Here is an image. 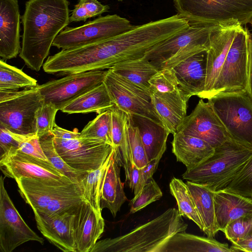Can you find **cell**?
Returning <instances> with one entry per match:
<instances>
[{
	"label": "cell",
	"mask_w": 252,
	"mask_h": 252,
	"mask_svg": "<svg viewBox=\"0 0 252 252\" xmlns=\"http://www.w3.org/2000/svg\"><path fill=\"white\" fill-rule=\"evenodd\" d=\"M69 4L67 0L26 1L19 56L31 69H40L55 38L70 23Z\"/></svg>",
	"instance_id": "1"
},
{
	"label": "cell",
	"mask_w": 252,
	"mask_h": 252,
	"mask_svg": "<svg viewBox=\"0 0 252 252\" xmlns=\"http://www.w3.org/2000/svg\"><path fill=\"white\" fill-rule=\"evenodd\" d=\"M182 217L177 209L169 208L124 235L97 241L90 252H159L172 236L186 231L188 224Z\"/></svg>",
	"instance_id": "2"
},
{
	"label": "cell",
	"mask_w": 252,
	"mask_h": 252,
	"mask_svg": "<svg viewBox=\"0 0 252 252\" xmlns=\"http://www.w3.org/2000/svg\"><path fill=\"white\" fill-rule=\"evenodd\" d=\"M252 149L230 139L215 148L213 155L196 167L183 174L187 181L213 191L224 188L244 166Z\"/></svg>",
	"instance_id": "3"
},
{
	"label": "cell",
	"mask_w": 252,
	"mask_h": 252,
	"mask_svg": "<svg viewBox=\"0 0 252 252\" xmlns=\"http://www.w3.org/2000/svg\"><path fill=\"white\" fill-rule=\"evenodd\" d=\"M189 25L243 26L252 19V0H174Z\"/></svg>",
	"instance_id": "4"
},
{
	"label": "cell",
	"mask_w": 252,
	"mask_h": 252,
	"mask_svg": "<svg viewBox=\"0 0 252 252\" xmlns=\"http://www.w3.org/2000/svg\"><path fill=\"white\" fill-rule=\"evenodd\" d=\"M53 133L58 153L69 166L78 171L89 172L98 169L113 149L103 141L82 138L77 129L70 131L55 124Z\"/></svg>",
	"instance_id": "5"
},
{
	"label": "cell",
	"mask_w": 252,
	"mask_h": 252,
	"mask_svg": "<svg viewBox=\"0 0 252 252\" xmlns=\"http://www.w3.org/2000/svg\"><path fill=\"white\" fill-rule=\"evenodd\" d=\"M218 25H189L143 56L158 70L172 69L190 57L208 49L211 31Z\"/></svg>",
	"instance_id": "6"
},
{
	"label": "cell",
	"mask_w": 252,
	"mask_h": 252,
	"mask_svg": "<svg viewBox=\"0 0 252 252\" xmlns=\"http://www.w3.org/2000/svg\"><path fill=\"white\" fill-rule=\"evenodd\" d=\"M44 104L38 85L18 90H0V125L22 135L36 134V114Z\"/></svg>",
	"instance_id": "7"
},
{
	"label": "cell",
	"mask_w": 252,
	"mask_h": 252,
	"mask_svg": "<svg viewBox=\"0 0 252 252\" xmlns=\"http://www.w3.org/2000/svg\"><path fill=\"white\" fill-rule=\"evenodd\" d=\"M208 101L230 138L252 149V100L247 92L219 94Z\"/></svg>",
	"instance_id": "8"
},
{
	"label": "cell",
	"mask_w": 252,
	"mask_h": 252,
	"mask_svg": "<svg viewBox=\"0 0 252 252\" xmlns=\"http://www.w3.org/2000/svg\"><path fill=\"white\" fill-rule=\"evenodd\" d=\"M250 34L243 27L236 34L208 99L219 94L246 91Z\"/></svg>",
	"instance_id": "9"
},
{
	"label": "cell",
	"mask_w": 252,
	"mask_h": 252,
	"mask_svg": "<svg viewBox=\"0 0 252 252\" xmlns=\"http://www.w3.org/2000/svg\"><path fill=\"white\" fill-rule=\"evenodd\" d=\"M134 26L128 19L117 14L100 16L79 27H66L55 38L52 46L67 49L112 38Z\"/></svg>",
	"instance_id": "10"
},
{
	"label": "cell",
	"mask_w": 252,
	"mask_h": 252,
	"mask_svg": "<svg viewBox=\"0 0 252 252\" xmlns=\"http://www.w3.org/2000/svg\"><path fill=\"white\" fill-rule=\"evenodd\" d=\"M103 83L114 104L119 109L128 114L145 117L163 125L152 104L151 95L147 92L110 68Z\"/></svg>",
	"instance_id": "11"
},
{
	"label": "cell",
	"mask_w": 252,
	"mask_h": 252,
	"mask_svg": "<svg viewBox=\"0 0 252 252\" xmlns=\"http://www.w3.org/2000/svg\"><path fill=\"white\" fill-rule=\"evenodd\" d=\"M108 70L72 73L38 85L44 103L61 110L68 103L103 83Z\"/></svg>",
	"instance_id": "12"
},
{
	"label": "cell",
	"mask_w": 252,
	"mask_h": 252,
	"mask_svg": "<svg viewBox=\"0 0 252 252\" xmlns=\"http://www.w3.org/2000/svg\"><path fill=\"white\" fill-rule=\"evenodd\" d=\"M4 177L0 178V250L11 252L21 245L30 241L41 244L39 237L25 222L10 198L4 184Z\"/></svg>",
	"instance_id": "13"
},
{
	"label": "cell",
	"mask_w": 252,
	"mask_h": 252,
	"mask_svg": "<svg viewBox=\"0 0 252 252\" xmlns=\"http://www.w3.org/2000/svg\"><path fill=\"white\" fill-rule=\"evenodd\" d=\"M176 132L202 139L214 148L231 139L211 104L202 98L192 112L185 117Z\"/></svg>",
	"instance_id": "14"
},
{
	"label": "cell",
	"mask_w": 252,
	"mask_h": 252,
	"mask_svg": "<svg viewBox=\"0 0 252 252\" xmlns=\"http://www.w3.org/2000/svg\"><path fill=\"white\" fill-rule=\"evenodd\" d=\"M0 168L5 177L14 180L20 177L71 180L49 160L39 159L18 150L10 151L0 157Z\"/></svg>",
	"instance_id": "15"
},
{
	"label": "cell",
	"mask_w": 252,
	"mask_h": 252,
	"mask_svg": "<svg viewBox=\"0 0 252 252\" xmlns=\"http://www.w3.org/2000/svg\"><path fill=\"white\" fill-rule=\"evenodd\" d=\"M18 191L32 210L41 211L54 199L81 187L71 180L20 177L15 180Z\"/></svg>",
	"instance_id": "16"
},
{
	"label": "cell",
	"mask_w": 252,
	"mask_h": 252,
	"mask_svg": "<svg viewBox=\"0 0 252 252\" xmlns=\"http://www.w3.org/2000/svg\"><path fill=\"white\" fill-rule=\"evenodd\" d=\"M242 27L240 24L219 26L211 31L207 54L205 87L200 98L208 99L235 36Z\"/></svg>",
	"instance_id": "17"
},
{
	"label": "cell",
	"mask_w": 252,
	"mask_h": 252,
	"mask_svg": "<svg viewBox=\"0 0 252 252\" xmlns=\"http://www.w3.org/2000/svg\"><path fill=\"white\" fill-rule=\"evenodd\" d=\"M76 207L50 215L33 211L38 229L50 243L64 252H76L73 231L74 213Z\"/></svg>",
	"instance_id": "18"
},
{
	"label": "cell",
	"mask_w": 252,
	"mask_h": 252,
	"mask_svg": "<svg viewBox=\"0 0 252 252\" xmlns=\"http://www.w3.org/2000/svg\"><path fill=\"white\" fill-rule=\"evenodd\" d=\"M101 213L84 200L74 213L73 231L76 252H90L104 231Z\"/></svg>",
	"instance_id": "19"
},
{
	"label": "cell",
	"mask_w": 252,
	"mask_h": 252,
	"mask_svg": "<svg viewBox=\"0 0 252 252\" xmlns=\"http://www.w3.org/2000/svg\"><path fill=\"white\" fill-rule=\"evenodd\" d=\"M18 0H0V57L16 58L20 52L21 20Z\"/></svg>",
	"instance_id": "20"
},
{
	"label": "cell",
	"mask_w": 252,
	"mask_h": 252,
	"mask_svg": "<svg viewBox=\"0 0 252 252\" xmlns=\"http://www.w3.org/2000/svg\"><path fill=\"white\" fill-rule=\"evenodd\" d=\"M207 54V50L199 52L173 68L179 88L188 100L193 95L199 97L204 91Z\"/></svg>",
	"instance_id": "21"
},
{
	"label": "cell",
	"mask_w": 252,
	"mask_h": 252,
	"mask_svg": "<svg viewBox=\"0 0 252 252\" xmlns=\"http://www.w3.org/2000/svg\"><path fill=\"white\" fill-rule=\"evenodd\" d=\"M217 230L223 232L233 221L252 215V200L239 194L220 189L214 191Z\"/></svg>",
	"instance_id": "22"
},
{
	"label": "cell",
	"mask_w": 252,
	"mask_h": 252,
	"mask_svg": "<svg viewBox=\"0 0 252 252\" xmlns=\"http://www.w3.org/2000/svg\"><path fill=\"white\" fill-rule=\"evenodd\" d=\"M152 104L163 126L173 135L187 116L188 100L179 89L173 93L151 94Z\"/></svg>",
	"instance_id": "23"
},
{
	"label": "cell",
	"mask_w": 252,
	"mask_h": 252,
	"mask_svg": "<svg viewBox=\"0 0 252 252\" xmlns=\"http://www.w3.org/2000/svg\"><path fill=\"white\" fill-rule=\"evenodd\" d=\"M172 153L187 169L193 168L211 156L215 148L205 140L193 136L176 132L172 142Z\"/></svg>",
	"instance_id": "24"
},
{
	"label": "cell",
	"mask_w": 252,
	"mask_h": 252,
	"mask_svg": "<svg viewBox=\"0 0 252 252\" xmlns=\"http://www.w3.org/2000/svg\"><path fill=\"white\" fill-rule=\"evenodd\" d=\"M120 167L113 148L102 187L100 206L101 210L108 209L114 217L127 200L121 180Z\"/></svg>",
	"instance_id": "25"
},
{
	"label": "cell",
	"mask_w": 252,
	"mask_h": 252,
	"mask_svg": "<svg viewBox=\"0 0 252 252\" xmlns=\"http://www.w3.org/2000/svg\"><path fill=\"white\" fill-rule=\"evenodd\" d=\"M159 252H232L227 244L213 238L204 237L179 232L172 236Z\"/></svg>",
	"instance_id": "26"
},
{
	"label": "cell",
	"mask_w": 252,
	"mask_h": 252,
	"mask_svg": "<svg viewBox=\"0 0 252 252\" xmlns=\"http://www.w3.org/2000/svg\"><path fill=\"white\" fill-rule=\"evenodd\" d=\"M132 118L139 129L148 161L161 158L166 149L169 131L163 125L146 118L132 115Z\"/></svg>",
	"instance_id": "27"
},
{
	"label": "cell",
	"mask_w": 252,
	"mask_h": 252,
	"mask_svg": "<svg viewBox=\"0 0 252 252\" xmlns=\"http://www.w3.org/2000/svg\"><path fill=\"white\" fill-rule=\"evenodd\" d=\"M110 68L151 94L149 81L158 69L148 59L144 57L133 58L120 62Z\"/></svg>",
	"instance_id": "28"
},
{
	"label": "cell",
	"mask_w": 252,
	"mask_h": 252,
	"mask_svg": "<svg viewBox=\"0 0 252 252\" xmlns=\"http://www.w3.org/2000/svg\"><path fill=\"white\" fill-rule=\"evenodd\" d=\"M115 104L103 83L72 100L61 111L67 114H98L110 110Z\"/></svg>",
	"instance_id": "29"
},
{
	"label": "cell",
	"mask_w": 252,
	"mask_h": 252,
	"mask_svg": "<svg viewBox=\"0 0 252 252\" xmlns=\"http://www.w3.org/2000/svg\"><path fill=\"white\" fill-rule=\"evenodd\" d=\"M193 198L204 225L203 232L210 238L218 233L216 224L214 191L190 181L186 183Z\"/></svg>",
	"instance_id": "30"
},
{
	"label": "cell",
	"mask_w": 252,
	"mask_h": 252,
	"mask_svg": "<svg viewBox=\"0 0 252 252\" xmlns=\"http://www.w3.org/2000/svg\"><path fill=\"white\" fill-rule=\"evenodd\" d=\"M169 188L171 194L177 201L179 214L192 220L203 231V222L187 184L180 179L173 178L169 184Z\"/></svg>",
	"instance_id": "31"
},
{
	"label": "cell",
	"mask_w": 252,
	"mask_h": 252,
	"mask_svg": "<svg viewBox=\"0 0 252 252\" xmlns=\"http://www.w3.org/2000/svg\"><path fill=\"white\" fill-rule=\"evenodd\" d=\"M106 161L98 169L87 173L80 182L84 200L97 212L101 213L100 200L106 168L112 152Z\"/></svg>",
	"instance_id": "32"
},
{
	"label": "cell",
	"mask_w": 252,
	"mask_h": 252,
	"mask_svg": "<svg viewBox=\"0 0 252 252\" xmlns=\"http://www.w3.org/2000/svg\"><path fill=\"white\" fill-rule=\"evenodd\" d=\"M125 140L132 162L138 168H143L147 164L148 160L139 129L133 123L132 115L130 114L125 127Z\"/></svg>",
	"instance_id": "33"
},
{
	"label": "cell",
	"mask_w": 252,
	"mask_h": 252,
	"mask_svg": "<svg viewBox=\"0 0 252 252\" xmlns=\"http://www.w3.org/2000/svg\"><path fill=\"white\" fill-rule=\"evenodd\" d=\"M37 85V81L22 70L0 61V90H18Z\"/></svg>",
	"instance_id": "34"
},
{
	"label": "cell",
	"mask_w": 252,
	"mask_h": 252,
	"mask_svg": "<svg viewBox=\"0 0 252 252\" xmlns=\"http://www.w3.org/2000/svg\"><path fill=\"white\" fill-rule=\"evenodd\" d=\"M53 132L39 137L42 150L48 160L61 172L74 182L80 183L88 172L76 170L69 166L58 153L54 143Z\"/></svg>",
	"instance_id": "35"
},
{
	"label": "cell",
	"mask_w": 252,
	"mask_h": 252,
	"mask_svg": "<svg viewBox=\"0 0 252 252\" xmlns=\"http://www.w3.org/2000/svg\"><path fill=\"white\" fill-rule=\"evenodd\" d=\"M80 136L84 138L102 140L112 146L110 110L98 114L89 122L80 132Z\"/></svg>",
	"instance_id": "36"
},
{
	"label": "cell",
	"mask_w": 252,
	"mask_h": 252,
	"mask_svg": "<svg viewBox=\"0 0 252 252\" xmlns=\"http://www.w3.org/2000/svg\"><path fill=\"white\" fill-rule=\"evenodd\" d=\"M111 112V133L115 157L118 158L124 143L125 127L128 120L129 114L114 105Z\"/></svg>",
	"instance_id": "37"
},
{
	"label": "cell",
	"mask_w": 252,
	"mask_h": 252,
	"mask_svg": "<svg viewBox=\"0 0 252 252\" xmlns=\"http://www.w3.org/2000/svg\"><path fill=\"white\" fill-rule=\"evenodd\" d=\"M222 189L252 200V155L241 170Z\"/></svg>",
	"instance_id": "38"
},
{
	"label": "cell",
	"mask_w": 252,
	"mask_h": 252,
	"mask_svg": "<svg viewBox=\"0 0 252 252\" xmlns=\"http://www.w3.org/2000/svg\"><path fill=\"white\" fill-rule=\"evenodd\" d=\"M84 200H85L81 186L73 191L63 194L53 200L42 211H33L45 215H53L73 210Z\"/></svg>",
	"instance_id": "39"
},
{
	"label": "cell",
	"mask_w": 252,
	"mask_h": 252,
	"mask_svg": "<svg viewBox=\"0 0 252 252\" xmlns=\"http://www.w3.org/2000/svg\"><path fill=\"white\" fill-rule=\"evenodd\" d=\"M162 192L153 178L149 179L141 190L130 200V213H134L158 200Z\"/></svg>",
	"instance_id": "40"
},
{
	"label": "cell",
	"mask_w": 252,
	"mask_h": 252,
	"mask_svg": "<svg viewBox=\"0 0 252 252\" xmlns=\"http://www.w3.org/2000/svg\"><path fill=\"white\" fill-rule=\"evenodd\" d=\"M151 94L173 93L179 89L174 71L172 69L163 68L158 71L149 81Z\"/></svg>",
	"instance_id": "41"
},
{
	"label": "cell",
	"mask_w": 252,
	"mask_h": 252,
	"mask_svg": "<svg viewBox=\"0 0 252 252\" xmlns=\"http://www.w3.org/2000/svg\"><path fill=\"white\" fill-rule=\"evenodd\" d=\"M58 111L50 103H44L38 109L36 114V134L39 137L53 132Z\"/></svg>",
	"instance_id": "42"
},
{
	"label": "cell",
	"mask_w": 252,
	"mask_h": 252,
	"mask_svg": "<svg viewBox=\"0 0 252 252\" xmlns=\"http://www.w3.org/2000/svg\"><path fill=\"white\" fill-rule=\"evenodd\" d=\"M252 232V215L230 222L223 231L226 238L232 243L244 238Z\"/></svg>",
	"instance_id": "43"
},
{
	"label": "cell",
	"mask_w": 252,
	"mask_h": 252,
	"mask_svg": "<svg viewBox=\"0 0 252 252\" xmlns=\"http://www.w3.org/2000/svg\"><path fill=\"white\" fill-rule=\"evenodd\" d=\"M17 136L19 142L18 150L39 159L48 160L42 150L39 137L36 134L32 135L17 134Z\"/></svg>",
	"instance_id": "44"
},
{
	"label": "cell",
	"mask_w": 252,
	"mask_h": 252,
	"mask_svg": "<svg viewBox=\"0 0 252 252\" xmlns=\"http://www.w3.org/2000/svg\"><path fill=\"white\" fill-rule=\"evenodd\" d=\"M19 142L17 134L0 125V157L10 151L18 150Z\"/></svg>",
	"instance_id": "45"
},
{
	"label": "cell",
	"mask_w": 252,
	"mask_h": 252,
	"mask_svg": "<svg viewBox=\"0 0 252 252\" xmlns=\"http://www.w3.org/2000/svg\"><path fill=\"white\" fill-rule=\"evenodd\" d=\"M125 174L128 186L134 191V195L137 194L146 183L141 169L132 164L125 171Z\"/></svg>",
	"instance_id": "46"
},
{
	"label": "cell",
	"mask_w": 252,
	"mask_h": 252,
	"mask_svg": "<svg viewBox=\"0 0 252 252\" xmlns=\"http://www.w3.org/2000/svg\"><path fill=\"white\" fill-rule=\"evenodd\" d=\"M87 9L91 18L100 16L109 9L108 5L103 4L97 0H78Z\"/></svg>",
	"instance_id": "47"
},
{
	"label": "cell",
	"mask_w": 252,
	"mask_h": 252,
	"mask_svg": "<svg viewBox=\"0 0 252 252\" xmlns=\"http://www.w3.org/2000/svg\"><path fill=\"white\" fill-rule=\"evenodd\" d=\"M88 18H91V17L87 9L82 3L78 1L69 16L70 22L86 21Z\"/></svg>",
	"instance_id": "48"
},
{
	"label": "cell",
	"mask_w": 252,
	"mask_h": 252,
	"mask_svg": "<svg viewBox=\"0 0 252 252\" xmlns=\"http://www.w3.org/2000/svg\"><path fill=\"white\" fill-rule=\"evenodd\" d=\"M232 244L230 247L232 252H252V232L244 238Z\"/></svg>",
	"instance_id": "49"
},
{
	"label": "cell",
	"mask_w": 252,
	"mask_h": 252,
	"mask_svg": "<svg viewBox=\"0 0 252 252\" xmlns=\"http://www.w3.org/2000/svg\"><path fill=\"white\" fill-rule=\"evenodd\" d=\"M161 158H158L152 159L147 163L143 168H141L143 176L146 182L152 178L154 173L156 172L159 161Z\"/></svg>",
	"instance_id": "50"
},
{
	"label": "cell",
	"mask_w": 252,
	"mask_h": 252,
	"mask_svg": "<svg viewBox=\"0 0 252 252\" xmlns=\"http://www.w3.org/2000/svg\"><path fill=\"white\" fill-rule=\"evenodd\" d=\"M248 78L246 91L252 100V33L250 34Z\"/></svg>",
	"instance_id": "51"
},
{
	"label": "cell",
	"mask_w": 252,
	"mask_h": 252,
	"mask_svg": "<svg viewBox=\"0 0 252 252\" xmlns=\"http://www.w3.org/2000/svg\"><path fill=\"white\" fill-rule=\"evenodd\" d=\"M250 24H251V26H252V20H251V22H250Z\"/></svg>",
	"instance_id": "52"
},
{
	"label": "cell",
	"mask_w": 252,
	"mask_h": 252,
	"mask_svg": "<svg viewBox=\"0 0 252 252\" xmlns=\"http://www.w3.org/2000/svg\"><path fill=\"white\" fill-rule=\"evenodd\" d=\"M118 0V1H123V0Z\"/></svg>",
	"instance_id": "53"
}]
</instances>
